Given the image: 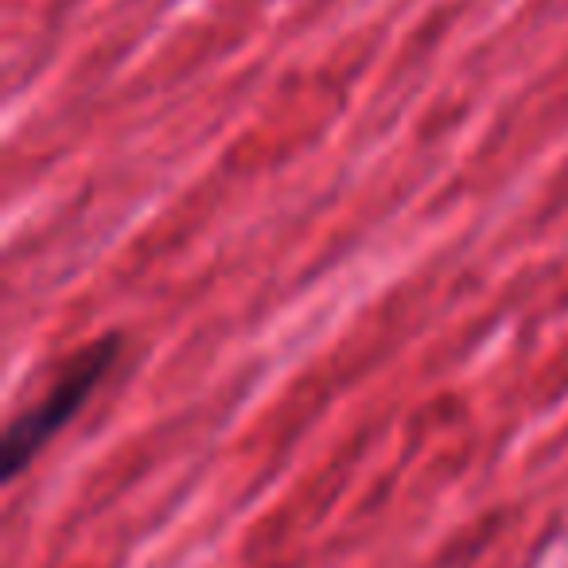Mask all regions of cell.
<instances>
[{
    "mask_svg": "<svg viewBox=\"0 0 568 568\" xmlns=\"http://www.w3.org/2000/svg\"><path fill=\"white\" fill-rule=\"evenodd\" d=\"M121 355L118 335H105V339L87 343L82 351H74L71 363L63 366L51 389L43 394V402H36L32 409H24L9 425L4 440H0V475L4 483H12L36 456L43 452V444L82 409V405L94 397V389L105 382V374L113 371Z\"/></svg>",
    "mask_w": 568,
    "mask_h": 568,
    "instance_id": "obj_1",
    "label": "cell"
}]
</instances>
